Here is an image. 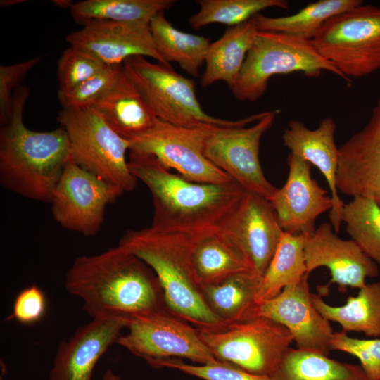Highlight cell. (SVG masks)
Here are the masks:
<instances>
[{
  "label": "cell",
  "instance_id": "d4e9b609",
  "mask_svg": "<svg viewBox=\"0 0 380 380\" xmlns=\"http://www.w3.org/2000/svg\"><path fill=\"white\" fill-rule=\"evenodd\" d=\"M258 31L252 18L230 27L220 39L210 44L201 80L203 87L219 81L226 82L230 89L234 85Z\"/></svg>",
  "mask_w": 380,
  "mask_h": 380
},
{
  "label": "cell",
  "instance_id": "5bb4252c",
  "mask_svg": "<svg viewBox=\"0 0 380 380\" xmlns=\"http://www.w3.org/2000/svg\"><path fill=\"white\" fill-rule=\"evenodd\" d=\"M216 229L243 253L253 270L261 276L284 233L271 202L248 191Z\"/></svg>",
  "mask_w": 380,
  "mask_h": 380
},
{
  "label": "cell",
  "instance_id": "60d3db41",
  "mask_svg": "<svg viewBox=\"0 0 380 380\" xmlns=\"http://www.w3.org/2000/svg\"><path fill=\"white\" fill-rule=\"evenodd\" d=\"M101 380H122L121 378L115 374L111 369H107L103 374Z\"/></svg>",
  "mask_w": 380,
  "mask_h": 380
},
{
  "label": "cell",
  "instance_id": "d6986e66",
  "mask_svg": "<svg viewBox=\"0 0 380 380\" xmlns=\"http://www.w3.org/2000/svg\"><path fill=\"white\" fill-rule=\"evenodd\" d=\"M304 255L307 274L320 267L329 269L330 284L341 292L347 287L360 289L367 277L379 274L377 265L350 240L341 239L330 223H323L306 235Z\"/></svg>",
  "mask_w": 380,
  "mask_h": 380
},
{
  "label": "cell",
  "instance_id": "ac0fdd59",
  "mask_svg": "<svg viewBox=\"0 0 380 380\" xmlns=\"http://www.w3.org/2000/svg\"><path fill=\"white\" fill-rule=\"evenodd\" d=\"M65 39L107 65H122L132 56H146L172 68L160 53L149 23L93 20L67 35Z\"/></svg>",
  "mask_w": 380,
  "mask_h": 380
},
{
  "label": "cell",
  "instance_id": "74e56055",
  "mask_svg": "<svg viewBox=\"0 0 380 380\" xmlns=\"http://www.w3.org/2000/svg\"><path fill=\"white\" fill-rule=\"evenodd\" d=\"M42 57L9 65H0V122L8 123L12 116L13 88H18L27 73L40 62Z\"/></svg>",
  "mask_w": 380,
  "mask_h": 380
},
{
  "label": "cell",
  "instance_id": "8d00e7d4",
  "mask_svg": "<svg viewBox=\"0 0 380 380\" xmlns=\"http://www.w3.org/2000/svg\"><path fill=\"white\" fill-rule=\"evenodd\" d=\"M156 368L177 369L203 380H272L271 377L254 374L219 360L208 364L190 365L180 359H170L160 362Z\"/></svg>",
  "mask_w": 380,
  "mask_h": 380
},
{
  "label": "cell",
  "instance_id": "30bf717a",
  "mask_svg": "<svg viewBox=\"0 0 380 380\" xmlns=\"http://www.w3.org/2000/svg\"><path fill=\"white\" fill-rule=\"evenodd\" d=\"M127 329L116 343L153 367L170 359L184 358L198 365L217 360L198 329L167 308L130 318Z\"/></svg>",
  "mask_w": 380,
  "mask_h": 380
},
{
  "label": "cell",
  "instance_id": "7402d4cb",
  "mask_svg": "<svg viewBox=\"0 0 380 380\" xmlns=\"http://www.w3.org/2000/svg\"><path fill=\"white\" fill-rule=\"evenodd\" d=\"M91 107L127 141L146 132L158 118L124 69L115 84Z\"/></svg>",
  "mask_w": 380,
  "mask_h": 380
},
{
  "label": "cell",
  "instance_id": "836d02e7",
  "mask_svg": "<svg viewBox=\"0 0 380 380\" xmlns=\"http://www.w3.org/2000/svg\"><path fill=\"white\" fill-rule=\"evenodd\" d=\"M98 58L82 49L70 46L58 61V92L68 91L105 69Z\"/></svg>",
  "mask_w": 380,
  "mask_h": 380
},
{
  "label": "cell",
  "instance_id": "f1b7e54d",
  "mask_svg": "<svg viewBox=\"0 0 380 380\" xmlns=\"http://www.w3.org/2000/svg\"><path fill=\"white\" fill-rule=\"evenodd\" d=\"M305 236L284 232L262 276L255 299L257 305L276 296L285 287L298 283L308 274L304 255Z\"/></svg>",
  "mask_w": 380,
  "mask_h": 380
},
{
  "label": "cell",
  "instance_id": "4fadbf2b",
  "mask_svg": "<svg viewBox=\"0 0 380 380\" xmlns=\"http://www.w3.org/2000/svg\"><path fill=\"white\" fill-rule=\"evenodd\" d=\"M122 193L70 158L53 191L51 213L63 228L85 236H94L103 223L107 205Z\"/></svg>",
  "mask_w": 380,
  "mask_h": 380
},
{
  "label": "cell",
  "instance_id": "d6a6232c",
  "mask_svg": "<svg viewBox=\"0 0 380 380\" xmlns=\"http://www.w3.org/2000/svg\"><path fill=\"white\" fill-rule=\"evenodd\" d=\"M199 11L189 20L194 30L212 23L230 27L242 24L270 8L288 9L285 0H198Z\"/></svg>",
  "mask_w": 380,
  "mask_h": 380
},
{
  "label": "cell",
  "instance_id": "ab89813d",
  "mask_svg": "<svg viewBox=\"0 0 380 380\" xmlns=\"http://www.w3.org/2000/svg\"><path fill=\"white\" fill-rule=\"evenodd\" d=\"M53 4L62 8H70L73 4V1L71 0H53Z\"/></svg>",
  "mask_w": 380,
  "mask_h": 380
},
{
  "label": "cell",
  "instance_id": "5b68a950",
  "mask_svg": "<svg viewBox=\"0 0 380 380\" xmlns=\"http://www.w3.org/2000/svg\"><path fill=\"white\" fill-rule=\"evenodd\" d=\"M122 67L127 77L144 97L155 115L175 126L186 128H232L257 122L265 111L228 120L204 112L196 95L193 80L161 63L143 56L126 59Z\"/></svg>",
  "mask_w": 380,
  "mask_h": 380
},
{
  "label": "cell",
  "instance_id": "484cf974",
  "mask_svg": "<svg viewBox=\"0 0 380 380\" xmlns=\"http://www.w3.org/2000/svg\"><path fill=\"white\" fill-rule=\"evenodd\" d=\"M315 308L329 322L338 323L343 331L380 336V282L365 284L355 296H349L341 306L327 304L320 295L312 293Z\"/></svg>",
  "mask_w": 380,
  "mask_h": 380
},
{
  "label": "cell",
  "instance_id": "2e32d148",
  "mask_svg": "<svg viewBox=\"0 0 380 380\" xmlns=\"http://www.w3.org/2000/svg\"><path fill=\"white\" fill-rule=\"evenodd\" d=\"M289 175L285 184L269 200L284 232L310 235L317 218L331 210V196L311 175L312 165L290 153L286 160Z\"/></svg>",
  "mask_w": 380,
  "mask_h": 380
},
{
  "label": "cell",
  "instance_id": "f546056e",
  "mask_svg": "<svg viewBox=\"0 0 380 380\" xmlns=\"http://www.w3.org/2000/svg\"><path fill=\"white\" fill-rule=\"evenodd\" d=\"M363 3L361 0H319L283 17H253L258 30L281 32L311 40L330 18Z\"/></svg>",
  "mask_w": 380,
  "mask_h": 380
},
{
  "label": "cell",
  "instance_id": "44dd1931",
  "mask_svg": "<svg viewBox=\"0 0 380 380\" xmlns=\"http://www.w3.org/2000/svg\"><path fill=\"white\" fill-rule=\"evenodd\" d=\"M335 121L322 119L318 127L310 129L298 120H291L282 135L283 144L295 154L315 165L324 175L331 192L333 207L329 211L330 224L338 233L342 223L345 203L338 195L336 186L338 148L334 141Z\"/></svg>",
  "mask_w": 380,
  "mask_h": 380
},
{
  "label": "cell",
  "instance_id": "f35d334b",
  "mask_svg": "<svg viewBox=\"0 0 380 380\" xmlns=\"http://www.w3.org/2000/svg\"><path fill=\"white\" fill-rule=\"evenodd\" d=\"M46 308V299L43 291L37 285H31L16 296L11 317L23 324H32L42 319Z\"/></svg>",
  "mask_w": 380,
  "mask_h": 380
},
{
  "label": "cell",
  "instance_id": "9c48e42d",
  "mask_svg": "<svg viewBox=\"0 0 380 380\" xmlns=\"http://www.w3.org/2000/svg\"><path fill=\"white\" fill-rule=\"evenodd\" d=\"M198 331L216 360L269 377L277 369L293 342L285 327L258 315L220 331Z\"/></svg>",
  "mask_w": 380,
  "mask_h": 380
},
{
  "label": "cell",
  "instance_id": "6da1fadb",
  "mask_svg": "<svg viewBox=\"0 0 380 380\" xmlns=\"http://www.w3.org/2000/svg\"><path fill=\"white\" fill-rule=\"evenodd\" d=\"M65 287L80 298L91 319L130 318L167 308L153 270L118 245L101 253L75 258Z\"/></svg>",
  "mask_w": 380,
  "mask_h": 380
},
{
  "label": "cell",
  "instance_id": "cb8c5ba5",
  "mask_svg": "<svg viewBox=\"0 0 380 380\" xmlns=\"http://www.w3.org/2000/svg\"><path fill=\"white\" fill-rule=\"evenodd\" d=\"M262 279L254 271L242 272L202 286L201 291L211 312L228 326L254 316Z\"/></svg>",
  "mask_w": 380,
  "mask_h": 380
},
{
  "label": "cell",
  "instance_id": "7a4b0ae2",
  "mask_svg": "<svg viewBox=\"0 0 380 380\" xmlns=\"http://www.w3.org/2000/svg\"><path fill=\"white\" fill-rule=\"evenodd\" d=\"M128 167L151 193V227L158 231L194 236L215 230L246 191L234 180L223 184L189 181L172 173L150 154L130 151Z\"/></svg>",
  "mask_w": 380,
  "mask_h": 380
},
{
  "label": "cell",
  "instance_id": "9a60e30c",
  "mask_svg": "<svg viewBox=\"0 0 380 380\" xmlns=\"http://www.w3.org/2000/svg\"><path fill=\"white\" fill-rule=\"evenodd\" d=\"M308 277L305 274L298 283L258 304L254 315L270 318L285 327L296 348L328 355L334 331L329 322L313 305Z\"/></svg>",
  "mask_w": 380,
  "mask_h": 380
},
{
  "label": "cell",
  "instance_id": "3957f363",
  "mask_svg": "<svg viewBox=\"0 0 380 380\" xmlns=\"http://www.w3.org/2000/svg\"><path fill=\"white\" fill-rule=\"evenodd\" d=\"M30 95L26 86L13 94L12 116L0 129V182L25 198L51 203L70 159L68 135L61 127L48 132L29 129L23 120Z\"/></svg>",
  "mask_w": 380,
  "mask_h": 380
},
{
  "label": "cell",
  "instance_id": "4316f807",
  "mask_svg": "<svg viewBox=\"0 0 380 380\" xmlns=\"http://www.w3.org/2000/svg\"><path fill=\"white\" fill-rule=\"evenodd\" d=\"M272 380H369L360 365L331 359L328 355L290 348Z\"/></svg>",
  "mask_w": 380,
  "mask_h": 380
},
{
  "label": "cell",
  "instance_id": "d590c367",
  "mask_svg": "<svg viewBox=\"0 0 380 380\" xmlns=\"http://www.w3.org/2000/svg\"><path fill=\"white\" fill-rule=\"evenodd\" d=\"M330 348L357 357L369 380H380V338H355L336 331L331 336Z\"/></svg>",
  "mask_w": 380,
  "mask_h": 380
},
{
  "label": "cell",
  "instance_id": "ba28073f",
  "mask_svg": "<svg viewBox=\"0 0 380 380\" xmlns=\"http://www.w3.org/2000/svg\"><path fill=\"white\" fill-rule=\"evenodd\" d=\"M319 53L345 77L380 70V7L360 4L327 20L311 39Z\"/></svg>",
  "mask_w": 380,
  "mask_h": 380
},
{
  "label": "cell",
  "instance_id": "e575fe53",
  "mask_svg": "<svg viewBox=\"0 0 380 380\" xmlns=\"http://www.w3.org/2000/svg\"><path fill=\"white\" fill-rule=\"evenodd\" d=\"M123 72L122 65H108L75 88L58 92L63 108L91 107L115 84Z\"/></svg>",
  "mask_w": 380,
  "mask_h": 380
},
{
  "label": "cell",
  "instance_id": "603a6c76",
  "mask_svg": "<svg viewBox=\"0 0 380 380\" xmlns=\"http://www.w3.org/2000/svg\"><path fill=\"white\" fill-rule=\"evenodd\" d=\"M191 260L200 288L239 272L254 271L243 253L217 229L192 236Z\"/></svg>",
  "mask_w": 380,
  "mask_h": 380
},
{
  "label": "cell",
  "instance_id": "e0dca14e",
  "mask_svg": "<svg viewBox=\"0 0 380 380\" xmlns=\"http://www.w3.org/2000/svg\"><path fill=\"white\" fill-rule=\"evenodd\" d=\"M338 191L380 205V95L369 120L338 147Z\"/></svg>",
  "mask_w": 380,
  "mask_h": 380
},
{
  "label": "cell",
  "instance_id": "277c9868",
  "mask_svg": "<svg viewBox=\"0 0 380 380\" xmlns=\"http://www.w3.org/2000/svg\"><path fill=\"white\" fill-rule=\"evenodd\" d=\"M192 236L152 227L127 230L118 245L145 262L161 286L167 309L198 330L215 331L226 326L206 305L191 260Z\"/></svg>",
  "mask_w": 380,
  "mask_h": 380
},
{
  "label": "cell",
  "instance_id": "83f0119b",
  "mask_svg": "<svg viewBox=\"0 0 380 380\" xmlns=\"http://www.w3.org/2000/svg\"><path fill=\"white\" fill-rule=\"evenodd\" d=\"M164 13L161 11L156 14L149 23L160 53L167 63L176 62L188 74L198 77L199 68L205 61L209 39L176 29Z\"/></svg>",
  "mask_w": 380,
  "mask_h": 380
},
{
  "label": "cell",
  "instance_id": "8fae6325",
  "mask_svg": "<svg viewBox=\"0 0 380 380\" xmlns=\"http://www.w3.org/2000/svg\"><path fill=\"white\" fill-rule=\"evenodd\" d=\"M215 129L182 127L157 118L149 129L129 141V150L155 156L191 182H229L234 179L204 155L206 139Z\"/></svg>",
  "mask_w": 380,
  "mask_h": 380
},
{
  "label": "cell",
  "instance_id": "ffe728a7",
  "mask_svg": "<svg viewBox=\"0 0 380 380\" xmlns=\"http://www.w3.org/2000/svg\"><path fill=\"white\" fill-rule=\"evenodd\" d=\"M127 324L121 319H92L78 327L58 344L49 380H91L97 362Z\"/></svg>",
  "mask_w": 380,
  "mask_h": 380
},
{
  "label": "cell",
  "instance_id": "b9f144b4",
  "mask_svg": "<svg viewBox=\"0 0 380 380\" xmlns=\"http://www.w3.org/2000/svg\"><path fill=\"white\" fill-rule=\"evenodd\" d=\"M21 2H25V1L24 0H1L0 1V5L1 7H8V6L20 4Z\"/></svg>",
  "mask_w": 380,
  "mask_h": 380
},
{
  "label": "cell",
  "instance_id": "7c38bea8",
  "mask_svg": "<svg viewBox=\"0 0 380 380\" xmlns=\"http://www.w3.org/2000/svg\"><path fill=\"white\" fill-rule=\"evenodd\" d=\"M280 110L266 111L251 127L216 128L206 139L205 156L246 191L270 200L277 188L265 177L259 158L262 135L272 127Z\"/></svg>",
  "mask_w": 380,
  "mask_h": 380
},
{
  "label": "cell",
  "instance_id": "52a82bcc",
  "mask_svg": "<svg viewBox=\"0 0 380 380\" xmlns=\"http://www.w3.org/2000/svg\"><path fill=\"white\" fill-rule=\"evenodd\" d=\"M57 121L68 135L75 163L123 192L135 189L137 179L126 159L129 141L111 129L94 108H62Z\"/></svg>",
  "mask_w": 380,
  "mask_h": 380
},
{
  "label": "cell",
  "instance_id": "1f68e13d",
  "mask_svg": "<svg viewBox=\"0 0 380 380\" xmlns=\"http://www.w3.org/2000/svg\"><path fill=\"white\" fill-rule=\"evenodd\" d=\"M342 222L360 249L380 266V205L365 197H354L344 205Z\"/></svg>",
  "mask_w": 380,
  "mask_h": 380
},
{
  "label": "cell",
  "instance_id": "4dcf8cb0",
  "mask_svg": "<svg viewBox=\"0 0 380 380\" xmlns=\"http://www.w3.org/2000/svg\"><path fill=\"white\" fill-rule=\"evenodd\" d=\"M174 0H85L70 8L73 20L84 25L93 20L150 23L158 13L170 8Z\"/></svg>",
  "mask_w": 380,
  "mask_h": 380
},
{
  "label": "cell",
  "instance_id": "8992f818",
  "mask_svg": "<svg viewBox=\"0 0 380 380\" xmlns=\"http://www.w3.org/2000/svg\"><path fill=\"white\" fill-rule=\"evenodd\" d=\"M322 71L334 74L348 84L352 82L319 53L311 40L258 30L230 89L236 99L254 102L263 96L272 76L298 72L315 77Z\"/></svg>",
  "mask_w": 380,
  "mask_h": 380
}]
</instances>
